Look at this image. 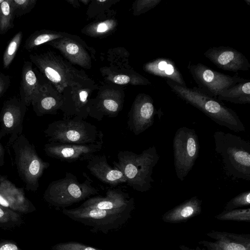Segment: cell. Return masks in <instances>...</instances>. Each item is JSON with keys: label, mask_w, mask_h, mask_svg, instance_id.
<instances>
[{"label": "cell", "mask_w": 250, "mask_h": 250, "mask_svg": "<svg viewBox=\"0 0 250 250\" xmlns=\"http://www.w3.org/2000/svg\"><path fill=\"white\" fill-rule=\"evenodd\" d=\"M166 83L179 98L197 108L218 125L234 132L246 129L237 113L231 108L200 90L198 87L189 88L167 80Z\"/></svg>", "instance_id": "cell-1"}, {"label": "cell", "mask_w": 250, "mask_h": 250, "mask_svg": "<svg viewBox=\"0 0 250 250\" xmlns=\"http://www.w3.org/2000/svg\"><path fill=\"white\" fill-rule=\"evenodd\" d=\"M117 158V162H113V167L123 173L129 187L141 192L150 189L154 182L153 168L160 159L155 146H150L140 154L121 150Z\"/></svg>", "instance_id": "cell-2"}, {"label": "cell", "mask_w": 250, "mask_h": 250, "mask_svg": "<svg viewBox=\"0 0 250 250\" xmlns=\"http://www.w3.org/2000/svg\"><path fill=\"white\" fill-rule=\"evenodd\" d=\"M215 151L220 156L229 176L250 180V142L239 136L222 131L213 135Z\"/></svg>", "instance_id": "cell-3"}, {"label": "cell", "mask_w": 250, "mask_h": 250, "mask_svg": "<svg viewBox=\"0 0 250 250\" xmlns=\"http://www.w3.org/2000/svg\"><path fill=\"white\" fill-rule=\"evenodd\" d=\"M134 199L121 208L113 209L78 207L63 208V214L71 219L91 227L93 232L101 231L107 234L109 231L123 226L131 218L134 209Z\"/></svg>", "instance_id": "cell-4"}, {"label": "cell", "mask_w": 250, "mask_h": 250, "mask_svg": "<svg viewBox=\"0 0 250 250\" xmlns=\"http://www.w3.org/2000/svg\"><path fill=\"white\" fill-rule=\"evenodd\" d=\"M14 152L17 171L28 190L35 191L44 171L50 166L37 153L35 146L22 134L10 146Z\"/></svg>", "instance_id": "cell-5"}, {"label": "cell", "mask_w": 250, "mask_h": 250, "mask_svg": "<svg viewBox=\"0 0 250 250\" xmlns=\"http://www.w3.org/2000/svg\"><path fill=\"white\" fill-rule=\"evenodd\" d=\"M92 182L87 177L80 183L75 175L66 172L63 178L49 184L44 192V198L52 205L64 208L98 194L99 190L92 186Z\"/></svg>", "instance_id": "cell-6"}, {"label": "cell", "mask_w": 250, "mask_h": 250, "mask_svg": "<svg viewBox=\"0 0 250 250\" xmlns=\"http://www.w3.org/2000/svg\"><path fill=\"white\" fill-rule=\"evenodd\" d=\"M49 142L86 144L95 142L101 130L80 118H65L49 124L43 131Z\"/></svg>", "instance_id": "cell-7"}, {"label": "cell", "mask_w": 250, "mask_h": 250, "mask_svg": "<svg viewBox=\"0 0 250 250\" xmlns=\"http://www.w3.org/2000/svg\"><path fill=\"white\" fill-rule=\"evenodd\" d=\"M199 138L195 129L183 126L173 140L174 165L177 178L183 181L193 168L200 151Z\"/></svg>", "instance_id": "cell-8"}, {"label": "cell", "mask_w": 250, "mask_h": 250, "mask_svg": "<svg viewBox=\"0 0 250 250\" xmlns=\"http://www.w3.org/2000/svg\"><path fill=\"white\" fill-rule=\"evenodd\" d=\"M188 68L198 88L215 99L224 90L246 79L237 74L230 76L217 72L201 63L189 62Z\"/></svg>", "instance_id": "cell-9"}, {"label": "cell", "mask_w": 250, "mask_h": 250, "mask_svg": "<svg viewBox=\"0 0 250 250\" xmlns=\"http://www.w3.org/2000/svg\"><path fill=\"white\" fill-rule=\"evenodd\" d=\"M103 137L102 132L95 142L86 144L48 142L44 145L43 150L48 157L63 162L87 161L101 150Z\"/></svg>", "instance_id": "cell-10"}, {"label": "cell", "mask_w": 250, "mask_h": 250, "mask_svg": "<svg viewBox=\"0 0 250 250\" xmlns=\"http://www.w3.org/2000/svg\"><path fill=\"white\" fill-rule=\"evenodd\" d=\"M27 106L21 99H10L3 104L0 112V140L9 136L7 147L22 133L23 123Z\"/></svg>", "instance_id": "cell-11"}, {"label": "cell", "mask_w": 250, "mask_h": 250, "mask_svg": "<svg viewBox=\"0 0 250 250\" xmlns=\"http://www.w3.org/2000/svg\"><path fill=\"white\" fill-rule=\"evenodd\" d=\"M204 55L217 67L224 70L246 71L250 68V63L244 55L231 47H213L206 51Z\"/></svg>", "instance_id": "cell-12"}, {"label": "cell", "mask_w": 250, "mask_h": 250, "mask_svg": "<svg viewBox=\"0 0 250 250\" xmlns=\"http://www.w3.org/2000/svg\"><path fill=\"white\" fill-rule=\"evenodd\" d=\"M156 113L151 97L143 98L129 115L127 121L128 128L135 135L140 134L153 125Z\"/></svg>", "instance_id": "cell-13"}, {"label": "cell", "mask_w": 250, "mask_h": 250, "mask_svg": "<svg viewBox=\"0 0 250 250\" xmlns=\"http://www.w3.org/2000/svg\"><path fill=\"white\" fill-rule=\"evenodd\" d=\"M86 167L94 176L105 184L117 186L126 182L123 173L108 164L104 154L95 155L87 161Z\"/></svg>", "instance_id": "cell-14"}, {"label": "cell", "mask_w": 250, "mask_h": 250, "mask_svg": "<svg viewBox=\"0 0 250 250\" xmlns=\"http://www.w3.org/2000/svg\"><path fill=\"white\" fill-rule=\"evenodd\" d=\"M133 198L128 193L118 189H109L105 197L96 196L88 198L80 207L101 209H113L125 206Z\"/></svg>", "instance_id": "cell-15"}, {"label": "cell", "mask_w": 250, "mask_h": 250, "mask_svg": "<svg viewBox=\"0 0 250 250\" xmlns=\"http://www.w3.org/2000/svg\"><path fill=\"white\" fill-rule=\"evenodd\" d=\"M145 69L150 73L187 86L184 78L175 62L167 58H158L148 62Z\"/></svg>", "instance_id": "cell-16"}, {"label": "cell", "mask_w": 250, "mask_h": 250, "mask_svg": "<svg viewBox=\"0 0 250 250\" xmlns=\"http://www.w3.org/2000/svg\"><path fill=\"white\" fill-rule=\"evenodd\" d=\"M202 200L194 196L165 213L163 220L167 222L178 223L187 221L201 212Z\"/></svg>", "instance_id": "cell-17"}, {"label": "cell", "mask_w": 250, "mask_h": 250, "mask_svg": "<svg viewBox=\"0 0 250 250\" xmlns=\"http://www.w3.org/2000/svg\"><path fill=\"white\" fill-rule=\"evenodd\" d=\"M40 86L32 69V63L25 62L22 66L21 81V100L26 106L31 104Z\"/></svg>", "instance_id": "cell-18"}, {"label": "cell", "mask_w": 250, "mask_h": 250, "mask_svg": "<svg viewBox=\"0 0 250 250\" xmlns=\"http://www.w3.org/2000/svg\"><path fill=\"white\" fill-rule=\"evenodd\" d=\"M217 99L236 104H250V80L245 79L224 90Z\"/></svg>", "instance_id": "cell-19"}, {"label": "cell", "mask_w": 250, "mask_h": 250, "mask_svg": "<svg viewBox=\"0 0 250 250\" xmlns=\"http://www.w3.org/2000/svg\"><path fill=\"white\" fill-rule=\"evenodd\" d=\"M25 200L23 189L0 173V205L8 208L15 202L23 204Z\"/></svg>", "instance_id": "cell-20"}, {"label": "cell", "mask_w": 250, "mask_h": 250, "mask_svg": "<svg viewBox=\"0 0 250 250\" xmlns=\"http://www.w3.org/2000/svg\"><path fill=\"white\" fill-rule=\"evenodd\" d=\"M15 17L12 0H0V34L14 27Z\"/></svg>", "instance_id": "cell-21"}, {"label": "cell", "mask_w": 250, "mask_h": 250, "mask_svg": "<svg viewBox=\"0 0 250 250\" xmlns=\"http://www.w3.org/2000/svg\"><path fill=\"white\" fill-rule=\"evenodd\" d=\"M22 34L20 31L11 40L3 56V65L5 68H8L13 61L21 44Z\"/></svg>", "instance_id": "cell-22"}, {"label": "cell", "mask_w": 250, "mask_h": 250, "mask_svg": "<svg viewBox=\"0 0 250 250\" xmlns=\"http://www.w3.org/2000/svg\"><path fill=\"white\" fill-rule=\"evenodd\" d=\"M57 37V35L53 34L37 31L32 34L26 39L24 47L26 50H30Z\"/></svg>", "instance_id": "cell-23"}, {"label": "cell", "mask_w": 250, "mask_h": 250, "mask_svg": "<svg viewBox=\"0 0 250 250\" xmlns=\"http://www.w3.org/2000/svg\"><path fill=\"white\" fill-rule=\"evenodd\" d=\"M219 220L250 222V208L225 210L216 216Z\"/></svg>", "instance_id": "cell-24"}, {"label": "cell", "mask_w": 250, "mask_h": 250, "mask_svg": "<svg viewBox=\"0 0 250 250\" xmlns=\"http://www.w3.org/2000/svg\"><path fill=\"white\" fill-rule=\"evenodd\" d=\"M250 204V192L249 190L245 191L237 195L226 205L225 210H229L238 208L248 206Z\"/></svg>", "instance_id": "cell-25"}, {"label": "cell", "mask_w": 250, "mask_h": 250, "mask_svg": "<svg viewBox=\"0 0 250 250\" xmlns=\"http://www.w3.org/2000/svg\"><path fill=\"white\" fill-rule=\"evenodd\" d=\"M15 16L20 17L30 12L36 0H12Z\"/></svg>", "instance_id": "cell-26"}, {"label": "cell", "mask_w": 250, "mask_h": 250, "mask_svg": "<svg viewBox=\"0 0 250 250\" xmlns=\"http://www.w3.org/2000/svg\"><path fill=\"white\" fill-rule=\"evenodd\" d=\"M53 250H103L74 241L57 244L53 247Z\"/></svg>", "instance_id": "cell-27"}, {"label": "cell", "mask_w": 250, "mask_h": 250, "mask_svg": "<svg viewBox=\"0 0 250 250\" xmlns=\"http://www.w3.org/2000/svg\"><path fill=\"white\" fill-rule=\"evenodd\" d=\"M104 110L106 111V115H115L119 110V104L115 100L112 99H105L103 102Z\"/></svg>", "instance_id": "cell-28"}, {"label": "cell", "mask_w": 250, "mask_h": 250, "mask_svg": "<svg viewBox=\"0 0 250 250\" xmlns=\"http://www.w3.org/2000/svg\"><path fill=\"white\" fill-rule=\"evenodd\" d=\"M113 81L119 84H126L130 81V77L125 75H118L114 77Z\"/></svg>", "instance_id": "cell-29"}, {"label": "cell", "mask_w": 250, "mask_h": 250, "mask_svg": "<svg viewBox=\"0 0 250 250\" xmlns=\"http://www.w3.org/2000/svg\"><path fill=\"white\" fill-rule=\"evenodd\" d=\"M79 47L75 43H70L66 46L67 52L71 55L77 54L79 51Z\"/></svg>", "instance_id": "cell-30"}, {"label": "cell", "mask_w": 250, "mask_h": 250, "mask_svg": "<svg viewBox=\"0 0 250 250\" xmlns=\"http://www.w3.org/2000/svg\"><path fill=\"white\" fill-rule=\"evenodd\" d=\"M5 163V149L0 141V167H2Z\"/></svg>", "instance_id": "cell-31"}, {"label": "cell", "mask_w": 250, "mask_h": 250, "mask_svg": "<svg viewBox=\"0 0 250 250\" xmlns=\"http://www.w3.org/2000/svg\"><path fill=\"white\" fill-rule=\"evenodd\" d=\"M0 250H18V248L13 244H7L1 246Z\"/></svg>", "instance_id": "cell-32"}, {"label": "cell", "mask_w": 250, "mask_h": 250, "mask_svg": "<svg viewBox=\"0 0 250 250\" xmlns=\"http://www.w3.org/2000/svg\"><path fill=\"white\" fill-rule=\"evenodd\" d=\"M108 26L105 23H101L99 24L97 28L98 32H104L108 29Z\"/></svg>", "instance_id": "cell-33"}, {"label": "cell", "mask_w": 250, "mask_h": 250, "mask_svg": "<svg viewBox=\"0 0 250 250\" xmlns=\"http://www.w3.org/2000/svg\"><path fill=\"white\" fill-rule=\"evenodd\" d=\"M88 93L85 91H82L79 94V99L81 102L85 103L87 98Z\"/></svg>", "instance_id": "cell-34"}, {"label": "cell", "mask_w": 250, "mask_h": 250, "mask_svg": "<svg viewBox=\"0 0 250 250\" xmlns=\"http://www.w3.org/2000/svg\"><path fill=\"white\" fill-rule=\"evenodd\" d=\"M7 83L4 81V80L0 82V96L2 94L7 87Z\"/></svg>", "instance_id": "cell-35"}, {"label": "cell", "mask_w": 250, "mask_h": 250, "mask_svg": "<svg viewBox=\"0 0 250 250\" xmlns=\"http://www.w3.org/2000/svg\"><path fill=\"white\" fill-rule=\"evenodd\" d=\"M4 214V211L2 210V209L0 208V217H2Z\"/></svg>", "instance_id": "cell-36"}, {"label": "cell", "mask_w": 250, "mask_h": 250, "mask_svg": "<svg viewBox=\"0 0 250 250\" xmlns=\"http://www.w3.org/2000/svg\"><path fill=\"white\" fill-rule=\"evenodd\" d=\"M247 3V4L249 5L250 4V0H244Z\"/></svg>", "instance_id": "cell-37"}, {"label": "cell", "mask_w": 250, "mask_h": 250, "mask_svg": "<svg viewBox=\"0 0 250 250\" xmlns=\"http://www.w3.org/2000/svg\"><path fill=\"white\" fill-rule=\"evenodd\" d=\"M3 80L0 77V82H2Z\"/></svg>", "instance_id": "cell-38"}, {"label": "cell", "mask_w": 250, "mask_h": 250, "mask_svg": "<svg viewBox=\"0 0 250 250\" xmlns=\"http://www.w3.org/2000/svg\"><path fill=\"white\" fill-rule=\"evenodd\" d=\"M99 1H100V2H104V1H105V0H99Z\"/></svg>", "instance_id": "cell-39"}]
</instances>
